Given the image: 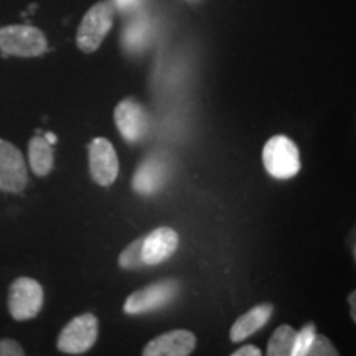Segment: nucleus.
Returning a JSON list of instances; mask_svg holds the SVG:
<instances>
[{
	"mask_svg": "<svg viewBox=\"0 0 356 356\" xmlns=\"http://www.w3.org/2000/svg\"><path fill=\"white\" fill-rule=\"evenodd\" d=\"M48 50V40L32 25H7L0 29V51L8 56L35 58Z\"/></svg>",
	"mask_w": 356,
	"mask_h": 356,
	"instance_id": "nucleus-1",
	"label": "nucleus"
},
{
	"mask_svg": "<svg viewBox=\"0 0 356 356\" xmlns=\"http://www.w3.org/2000/svg\"><path fill=\"white\" fill-rule=\"evenodd\" d=\"M266 172L277 180H289L300 172L299 147L286 136H274L262 150Z\"/></svg>",
	"mask_w": 356,
	"mask_h": 356,
	"instance_id": "nucleus-2",
	"label": "nucleus"
},
{
	"mask_svg": "<svg viewBox=\"0 0 356 356\" xmlns=\"http://www.w3.org/2000/svg\"><path fill=\"white\" fill-rule=\"evenodd\" d=\"M114 24V6L111 2H97L84 13L78 26L76 43L84 53H92L101 47L102 40Z\"/></svg>",
	"mask_w": 356,
	"mask_h": 356,
	"instance_id": "nucleus-3",
	"label": "nucleus"
},
{
	"mask_svg": "<svg viewBox=\"0 0 356 356\" xmlns=\"http://www.w3.org/2000/svg\"><path fill=\"white\" fill-rule=\"evenodd\" d=\"M44 304L43 287L38 280L30 277L15 279L8 287L7 305L12 318L26 322L40 314Z\"/></svg>",
	"mask_w": 356,
	"mask_h": 356,
	"instance_id": "nucleus-4",
	"label": "nucleus"
},
{
	"mask_svg": "<svg viewBox=\"0 0 356 356\" xmlns=\"http://www.w3.org/2000/svg\"><path fill=\"white\" fill-rule=\"evenodd\" d=\"M97 337L99 320L95 314H81L60 332L56 346L65 355H83L95 346Z\"/></svg>",
	"mask_w": 356,
	"mask_h": 356,
	"instance_id": "nucleus-5",
	"label": "nucleus"
},
{
	"mask_svg": "<svg viewBox=\"0 0 356 356\" xmlns=\"http://www.w3.org/2000/svg\"><path fill=\"white\" fill-rule=\"evenodd\" d=\"M29 185V170L19 147L0 139V191L20 193Z\"/></svg>",
	"mask_w": 356,
	"mask_h": 356,
	"instance_id": "nucleus-6",
	"label": "nucleus"
},
{
	"mask_svg": "<svg viewBox=\"0 0 356 356\" xmlns=\"http://www.w3.org/2000/svg\"><path fill=\"white\" fill-rule=\"evenodd\" d=\"M178 282L173 279L155 282L152 286H147L140 291L134 292L124 304V312L129 315L147 314L157 309H162L175 299L178 293Z\"/></svg>",
	"mask_w": 356,
	"mask_h": 356,
	"instance_id": "nucleus-7",
	"label": "nucleus"
},
{
	"mask_svg": "<svg viewBox=\"0 0 356 356\" xmlns=\"http://www.w3.org/2000/svg\"><path fill=\"white\" fill-rule=\"evenodd\" d=\"M89 173L99 186H111L119 175V160L113 144L104 137H96L88 145Z\"/></svg>",
	"mask_w": 356,
	"mask_h": 356,
	"instance_id": "nucleus-8",
	"label": "nucleus"
},
{
	"mask_svg": "<svg viewBox=\"0 0 356 356\" xmlns=\"http://www.w3.org/2000/svg\"><path fill=\"white\" fill-rule=\"evenodd\" d=\"M178 238L177 231L167 226L150 231L149 234L144 236L142 243V259L145 266H157L170 259L173 252L178 249Z\"/></svg>",
	"mask_w": 356,
	"mask_h": 356,
	"instance_id": "nucleus-9",
	"label": "nucleus"
},
{
	"mask_svg": "<svg viewBox=\"0 0 356 356\" xmlns=\"http://www.w3.org/2000/svg\"><path fill=\"white\" fill-rule=\"evenodd\" d=\"M114 121L121 136L127 142L140 140L149 126L145 109L134 99H124L115 106Z\"/></svg>",
	"mask_w": 356,
	"mask_h": 356,
	"instance_id": "nucleus-10",
	"label": "nucleus"
},
{
	"mask_svg": "<svg viewBox=\"0 0 356 356\" xmlns=\"http://www.w3.org/2000/svg\"><path fill=\"white\" fill-rule=\"evenodd\" d=\"M197 346V337L188 330H172L145 345L144 356H188Z\"/></svg>",
	"mask_w": 356,
	"mask_h": 356,
	"instance_id": "nucleus-11",
	"label": "nucleus"
},
{
	"mask_svg": "<svg viewBox=\"0 0 356 356\" xmlns=\"http://www.w3.org/2000/svg\"><path fill=\"white\" fill-rule=\"evenodd\" d=\"M273 310L274 307L270 304H261L252 307V309L248 310L246 314H243L241 317L236 320L233 327H231V341L238 343V341H243L251 335H254L257 330H261V328L269 322V318L273 317Z\"/></svg>",
	"mask_w": 356,
	"mask_h": 356,
	"instance_id": "nucleus-12",
	"label": "nucleus"
},
{
	"mask_svg": "<svg viewBox=\"0 0 356 356\" xmlns=\"http://www.w3.org/2000/svg\"><path fill=\"white\" fill-rule=\"evenodd\" d=\"M167 175V167L162 160L157 157L147 159L140 163V167L136 170L134 175L132 186L137 193L140 195H152L160 190L163 185Z\"/></svg>",
	"mask_w": 356,
	"mask_h": 356,
	"instance_id": "nucleus-13",
	"label": "nucleus"
},
{
	"mask_svg": "<svg viewBox=\"0 0 356 356\" xmlns=\"http://www.w3.org/2000/svg\"><path fill=\"white\" fill-rule=\"evenodd\" d=\"M30 168L37 177H47L55 167V152L53 145L44 139V136H35L29 142Z\"/></svg>",
	"mask_w": 356,
	"mask_h": 356,
	"instance_id": "nucleus-14",
	"label": "nucleus"
},
{
	"mask_svg": "<svg viewBox=\"0 0 356 356\" xmlns=\"http://www.w3.org/2000/svg\"><path fill=\"white\" fill-rule=\"evenodd\" d=\"M296 333L291 325H280L279 328H275L267 343V356H292Z\"/></svg>",
	"mask_w": 356,
	"mask_h": 356,
	"instance_id": "nucleus-15",
	"label": "nucleus"
},
{
	"mask_svg": "<svg viewBox=\"0 0 356 356\" xmlns=\"http://www.w3.org/2000/svg\"><path fill=\"white\" fill-rule=\"evenodd\" d=\"M142 243H144V236L136 241L129 244L119 256V266L122 269H140L144 267V259H142Z\"/></svg>",
	"mask_w": 356,
	"mask_h": 356,
	"instance_id": "nucleus-16",
	"label": "nucleus"
},
{
	"mask_svg": "<svg viewBox=\"0 0 356 356\" xmlns=\"http://www.w3.org/2000/svg\"><path fill=\"white\" fill-rule=\"evenodd\" d=\"M314 337H315V325L307 323L300 332L296 333L292 356H307V351L310 348Z\"/></svg>",
	"mask_w": 356,
	"mask_h": 356,
	"instance_id": "nucleus-17",
	"label": "nucleus"
},
{
	"mask_svg": "<svg viewBox=\"0 0 356 356\" xmlns=\"http://www.w3.org/2000/svg\"><path fill=\"white\" fill-rule=\"evenodd\" d=\"M335 355H338V351L335 346L330 343V340H328L327 337L317 335V333H315L310 348L307 351V356H335Z\"/></svg>",
	"mask_w": 356,
	"mask_h": 356,
	"instance_id": "nucleus-18",
	"label": "nucleus"
},
{
	"mask_svg": "<svg viewBox=\"0 0 356 356\" xmlns=\"http://www.w3.org/2000/svg\"><path fill=\"white\" fill-rule=\"evenodd\" d=\"M147 37V26L142 22H136L127 29V32H124V43L131 48H139L140 44H144Z\"/></svg>",
	"mask_w": 356,
	"mask_h": 356,
	"instance_id": "nucleus-19",
	"label": "nucleus"
},
{
	"mask_svg": "<svg viewBox=\"0 0 356 356\" xmlns=\"http://www.w3.org/2000/svg\"><path fill=\"white\" fill-rule=\"evenodd\" d=\"M25 350L19 341L13 338H2L0 340V356H24Z\"/></svg>",
	"mask_w": 356,
	"mask_h": 356,
	"instance_id": "nucleus-20",
	"label": "nucleus"
},
{
	"mask_svg": "<svg viewBox=\"0 0 356 356\" xmlns=\"http://www.w3.org/2000/svg\"><path fill=\"white\" fill-rule=\"evenodd\" d=\"M262 351L257 348V346H252V345H246L243 346V348L233 351V356H261Z\"/></svg>",
	"mask_w": 356,
	"mask_h": 356,
	"instance_id": "nucleus-21",
	"label": "nucleus"
},
{
	"mask_svg": "<svg viewBox=\"0 0 356 356\" xmlns=\"http://www.w3.org/2000/svg\"><path fill=\"white\" fill-rule=\"evenodd\" d=\"M137 2H139V0H115V3L121 8H131L134 6H137Z\"/></svg>",
	"mask_w": 356,
	"mask_h": 356,
	"instance_id": "nucleus-22",
	"label": "nucleus"
},
{
	"mask_svg": "<svg viewBox=\"0 0 356 356\" xmlns=\"http://www.w3.org/2000/svg\"><path fill=\"white\" fill-rule=\"evenodd\" d=\"M355 292H351L350 293V297H348V302H350V304H351V318H353V320H356V315H355V309H356V307H355Z\"/></svg>",
	"mask_w": 356,
	"mask_h": 356,
	"instance_id": "nucleus-23",
	"label": "nucleus"
},
{
	"mask_svg": "<svg viewBox=\"0 0 356 356\" xmlns=\"http://www.w3.org/2000/svg\"><path fill=\"white\" fill-rule=\"evenodd\" d=\"M44 139H47L48 142H50L51 145H53V144H56V136H55V134L47 132V136H44Z\"/></svg>",
	"mask_w": 356,
	"mask_h": 356,
	"instance_id": "nucleus-24",
	"label": "nucleus"
}]
</instances>
